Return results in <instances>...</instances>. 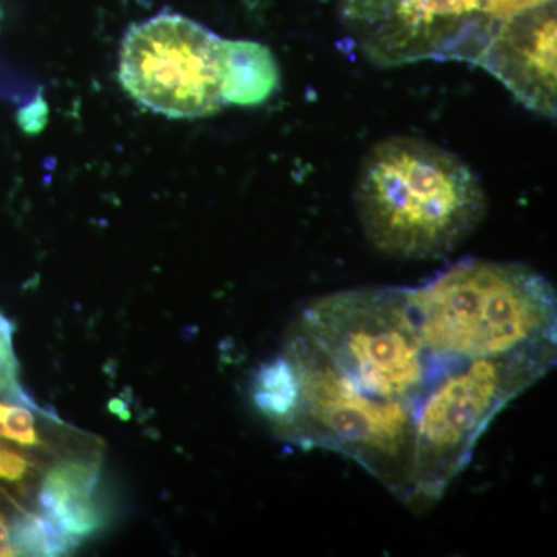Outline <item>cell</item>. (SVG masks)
I'll return each instance as SVG.
<instances>
[{"label":"cell","mask_w":557,"mask_h":557,"mask_svg":"<svg viewBox=\"0 0 557 557\" xmlns=\"http://www.w3.org/2000/svg\"><path fill=\"white\" fill-rule=\"evenodd\" d=\"M100 471L87 461H65L44 479L39 500L49 515L78 544L104 527L106 512L98 497Z\"/></svg>","instance_id":"8"},{"label":"cell","mask_w":557,"mask_h":557,"mask_svg":"<svg viewBox=\"0 0 557 557\" xmlns=\"http://www.w3.org/2000/svg\"><path fill=\"white\" fill-rule=\"evenodd\" d=\"M14 325L9 318L0 313V362L10 368L20 369L13 347Z\"/></svg>","instance_id":"13"},{"label":"cell","mask_w":557,"mask_h":557,"mask_svg":"<svg viewBox=\"0 0 557 557\" xmlns=\"http://www.w3.org/2000/svg\"><path fill=\"white\" fill-rule=\"evenodd\" d=\"M359 51L379 67L413 62H478L498 21L487 0H348Z\"/></svg>","instance_id":"6"},{"label":"cell","mask_w":557,"mask_h":557,"mask_svg":"<svg viewBox=\"0 0 557 557\" xmlns=\"http://www.w3.org/2000/svg\"><path fill=\"white\" fill-rule=\"evenodd\" d=\"M421 338L448 359L500 358L556 343V292L520 263L467 259L406 288Z\"/></svg>","instance_id":"3"},{"label":"cell","mask_w":557,"mask_h":557,"mask_svg":"<svg viewBox=\"0 0 557 557\" xmlns=\"http://www.w3.org/2000/svg\"><path fill=\"white\" fill-rule=\"evenodd\" d=\"M14 556L13 545H11L10 530L0 518V557Z\"/></svg>","instance_id":"14"},{"label":"cell","mask_w":557,"mask_h":557,"mask_svg":"<svg viewBox=\"0 0 557 557\" xmlns=\"http://www.w3.org/2000/svg\"><path fill=\"white\" fill-rule=\"evenodd\" d=\"M475 65L500 81L528 109L555 119V0L502 22Z\"/></svg>","instance_id":"7"},{"label":"cell","mask_w":557,"mask_h":557,"mask_svg":"<svg viewBox=\"0 0 557 557\" xmlns=\"http://www.w3.org/2000/svg\"><path fill=\"white\" fill-rule=\"evenodd\" d=\"M355 201L370 244L403 260L445 258L486 212L482 183L465 161L410 137L384 139L370 150Z\"/></svg>","instance_id":"2"},{"label":"cell","mask_w":557,"mask_h":557,"mask_svg":"<svg viewBox=\"0 0 557 557\" xmlns=\"http://www.w3.org/2000/svg\"><path fill=\"white\" fill-rule=\"evenodd\" d=\"M556 362V343L500 358H479L446 373L417 420L408 505L428 508L471 460L491 421Z\"/></svg>","instance_id":"4"},{"label":"cell","mask_w":557,"mask_h":557,"mask_svg":"<svg viewBox=\"0 0 557 557\" xmlns=\"http://www.w3.org/2000/svg\"><path fill=\"white\" fill-rule=\"evenodd\" d=\"M220 94L223 102L258 106L278 86V67L269 47L252 40L220 39Z\"/></svg>","instance_id":"9"},{"label":"cell","mask_w":557,"mask_h":557,"mask_svg":"<svg viewBox=\"0 0 557 557\" xmlns=\"http://www.w3.org/2000/svg\"><path fill=\"white\" fill-rule=\"evenodd\" d=\"M220 38L182 14L161 13L127 32L120 81L134 100L171 119L218 112Z\"/></svg>","instance_id":"5"},{"label":"cell","mask_w":557,"mask_h":557,"mask_svg":"<svg viewBox=\"0 0 557 557\" xmlns=\"http://www.w3.org/2000/svg\"><path fill=\"white\" fill-rule=\"evenodd\" d=\"M14 556H64L76 542L49 515L25 512L10 530Z\"/></svg>","instance_id":"10"},{"label":"cell","mask_w":557,"mask_h":557,"mask_svg":"<svg viewBox=\"0 0 557 557\" xmlns=\"http://www.w3.org/2000/svg\"><path fill=\"white\" fill-rule=\"evenodd\" d=\"M276 358L271 423L304 448L351 458L408 504L420 410L440 380L467 361L429 350L406 288L314 299Z\"/></svg>","instance_id":"1"},{"label":"cell","mask_w":557,"mask_h":557,"mask_svg":"<svg viewBox=\"0 0 557 557\" xmlns=\"http://www.w3.org/2000/svg\"><path fill=\"white\" fill-rule=\"evenodd\" d=\"M28 471V461L13 450L0 448V479L17 482Z\"/></svg>","instance_id":"12"},{"label":"cell","mask_w":557,"mask_h":557,"mask_svg":"<svg viewBox=\"0 0 557 557\" xmlns=\"http://www.w3.org/2000/svg\"><path fill=\"white\" fill-rule=\"evenodd\" d=\"M0 438L11 440L21 446L40 445L32 410L0 403Z\"/></svg>","instance_id":"11"}]
</instances>
